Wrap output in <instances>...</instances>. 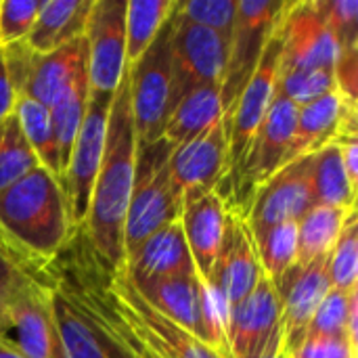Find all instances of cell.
Masks as SVG:
<instances>
[{"instance_id": "6da1fadb", "label": "cell", "mask_w": 358, "mask_h": 358, "mask_svg": "<svg viewBox=\"0 0 358 358\" xmlns=\"http://www.w3.org/2000/svg\"><path fill=\"white\" fill-rule=\"evenodd\" d=\"M105 271L84 227L44 266L63 358H136L107 300Z\"/></svg>"}, {"instance_id": "7a4b0ae2", "label": "cell", "mask_w": 358, "mask_h": 358, "mask_svg": "<svg viewBox=\"0 0 358 358\" xmlns=\"http://www.w3.org/2000/svg\"><path fill=\"white\" fill-rule=\"evenodd\" d=\"M136 149L138 143L130 107V78L126 65L117 90L113 92L103 159L94 180L90 210L84 227L96 258L113 275L126 268L124 220L134 180Z\"/></svg>"}, {"instance_id": "3957f363", "label": "cell", "mask_w": 358, "mask_h": 358, "mask_svg": "<svg viewBox=\"0 0 358 358\" xmlns=\"http://www.w3.org/2000/svg\"><path fill=\"white\" fill-rule=\"evenodd\" d=\"M2 231L38 264H48L71 237L61 182L42 166L0 193Z\"/></svg>"}, {"instance_id": "277c9868", "label": "cell", "mask_w": 358, "mask_h": 358, "mask_svg": "<svg viewBox=\"0 0 358 358\" xmlns=\"http://www.w3.org/2000/svg\"><path fill=\"white\" fill-rule=\"evenodd\" d=\"M174 145L164 136L136 149L134 180L124 220V254L128 256L155 231L180 220L182 191L170 170Z\"/></svg>"}, {"instance_id": "5b68a950", "label": "cell", "mask_w": 358, "mask_h": 358, "mask_svg": "<svg viewBox=\"0 0 358 358\" xmlns=\"http://www.w3.org/2000/svg\"><path fill=\"white\" fill-rule=\"evenodd\" d=\"M176 8L166 19L149 48L132 65H128L130 107L138 147L159 141L170 115L172 40L176 29Z\"/></svg>"}, {"instance_id": "8992f818", "label": "cell", "mask_w": 358, "mask_h": 358, "mask_svg": "<svg viewBox=\"0 0 358 358\" xmlns=\"http://www.w3.org/2000/svg\"><path fill=\"white\" fill-rule=\"evenodd\" d=\"M285 15V10H283ZM283 15L275 23L262 55L245 82L237 103L231 109V136H229V176L233 180L239 174V168L245 159L248 147L258 130L271 101L277 92V80L281 71V57H283Z\"/></svg>"}, {"instance_id": "52a82bcc", "label": "cell", "mask_w": 358, "mask_h": 358, "mask_svg": "<svg viewBox=\"0 0 358 358\" xmlns=\"http://www.w3.org/2000/svg\"><path fill=\"white\" fill-rule=\"evenodd\" d=\"M107 294L134 336L162 358H227L182 327L155 313L130 285L126 273L107 271Z\"/></svg>"}, {"instance_id": "ba28073f", "label": "cell", "mask_w": 358, "mask_h": 358, "mask_svg": "<svg viewBox=\"0 0 358 358\" xmlns=\"http://www.w3.org/2000/svg\"><path fill=\"white\" fill-rule=\"evenodd\" d=\"M111 101L113 94L90 90L86 115L71 149V157L63 178V193H65L71 231L86 227L90 197L103 159Z\"/></svg>"}, {"instance_id": "9c48e42d", "label": "cell", "mask_w": 358, "mask_h": 358, "mask_svg": "<svg viewBox=\"0 0 358 358\" xmlns=\"http://www.w3.org/2000/svg\"><path fill=\"white\" fill-rule=\"evenodd\" d=\"M231 52V38L178 17L172 40V88L170 111L195 88L220 84L224 80ZM170 117V115H168Z\"/></svg>"}, {"instance_id": "30bf717a", "label": "cell", "mask_w": 358, "mask_h": 358, "mask_svg": "<svg viewBox=\"0 0 358 358\" xmlns=\"http://www.w3.org/2000/svg\"><path fill=\"white\" fill-rule=\"evenodd\" d=\"M224 342L229 358H273L283 350L281 300L266 277L243 302L227 310Z\"/></svg>"}, {"instance_id": "8fae6325", "label": "cell", "mask_w": 358, "mask_h": 358, "mask_svg": "<svg viewBox=\"0 0 358 358\" xmlns=\"http://www.w3.org/2000/svg\"><path fill=\"white\" fill-rule=\"evenodd\" d=\"M285 0H239L235 29L231 36V52L222 80V105L224 113H231L245 82L250 80L262 48L287 8Z\"/></svg>"}, {"instance_id": "7c38bea8", "label": "cell", "mask_w": 358, "mask_h": 358, "mask_svg": "<svg viewBox=\"0 0 358 358\" xmlns=\"http://www.w3.org/2000/svg\"><path fill=\"white\" fill-rule=\"evenodd\" d=\"M128 0H92L86 21V69L92 92L113 94L126 69Z\"/></svg>"}, {"instance_id": "4fadbf2b", "label": "cell", "mask_w": 358, "mask_h": 358, "mask_svg": "<svg viewBox=\"0 0 358 358\" xmlns=\"http://www.w3.org/2000/svg\"><path fill=\"white\" fill-rule=\"evenodd\" d=\"M310 170L313 153L294 157L254 191L252 203L245 212V220L254 237L268 227L298 222L315 206Z\"/></svg>"}, {"instance_id": "5bb4252c", "label": "cell", "mask_w": 358, "mask_h": 358, "mask_svg": "<svg viewBox=\"0 0 358 358\" xmlns=\"http://www.w3.org/2000/svg\"><path fill=\"white\" fill-rule=\"evenodd\" d=\"M262 279L264 271L260 266L254 235L248 227L245 214H241L237 208H229L222 245L208 287L229 310L243 302Z\"/></svg>"}, {"instance_id": "9a60e30c", "label": "cell", "mask_w": 358, "mask_h": 358, "mask_svg": "<svg viewBox=\"0 0 358 358\" xmlns=\"http://www.w3.org/2000/svg\"><path fill=\"white\" fill-rule=\"evenodd\" d=\"M298 120V105L289 99L275 92L254 138L248 147L245 159L235 178V193L241 195L243 187L252 189V193L266 182L277 170H281L289 162V147L294 141Z\"/></svg>"}, {"instance_id": "2e32d148", "label": "cell", "mask_w": 358, "mask_h": 358, "mask_svg": "<svg viewBox=\"0 0 358 358\" xmlns=\"http://www.w3.org/2000/svg\"><path fill=\"white\" fill-rule=\"evenodd\" d=\"M283 57L285 69H334L340 44L321 10L319 0L289 2L283 15Z\"/></svg>"}, {"instance_id": "e0dca14e", "label": "cell", "mask_w": 358, "mask_h": 358, "mask_svg": "<svg viewBox=\"0 0 358 358\" xmlns=\"http://www.w3.org/2000/svg\"><path fill=\"white\" fill-rule=\"evenodd\" d=\"M229 136L231 113H224L210 130L172 149L170 170L182 195L218 191L229 176Z\"/></svg>"}, {"instance_id": "ac0fdd59", "label": "cell", "mask_w": 358, "mask_h": 358, "mask_svg": "<svg viewBox=\"0 0 358 358\" xmlns=\"http://www.w3.org/2000/svg\"><path fill=\"white\" fill-rule=\"evenodd\" d=\"M327 256H321L304 266L294 262L275 283L281 300L283 350L289 357L304 342L319 304L331 289L327 281Z\"/></svg>"}, {"instance_id": "d6986e66", "label": "cell", "mask_w": 358, "mask_h": 358, "mask_svg": "<svg viewBox=\"0 0 358 358\" xmlns=\"http://www.w3.org/2000/svg\"><path fill=\"white\" fill-rule=\"evenodd\" d=\"M6 338L23 352V357L63 358L44 268L38 277L19 287L10 306V327Z\"/></svg>"}, {"instance_id": "ffe728a7", "label": "cell", "mask_w": 358, "mask_h": 358, "mask_svg": "<svg viewBox=\"0 0 358 358\" xmlns=\"http://www.w3.org/2000/svg\"><path fill=\"white\" fill-rule=\"evenodd\" d=\"M229 206L220 191L185 193L180 210V227L197 271V277L208 285L227 229Z\"/></svg>"}, {"instance_id": "44dd1931", "label": "cell", "mask_w": 358, "mask_h": 358, "mask_svg": "<svg viewBox=\"0 0 358 358\" xmlns=\"http://www.w3.org/2000/svg\"><path fill=\"white\" fill-rule=\"evenodd\" d=\"M350 134H357V101L336 88L325 96L298 107L289 162L294 157L315 153L321 147Z\"/></svg>"}, {"instance_id": "7402d4cb", "label": "cell", "mask_w": 358, "mask_h": 358, "mask_svg": "<svg viewBox=\"0 0 358 358\" xmlns=\"http://www.w3.org/2000/svg\"><path fill=\"white\" fill-rule=\"evenodd\" d=\"M124 273L130 279L197 275L180 220L166 224L164 229L149 235L128 256Z\"/></svg>"}, {"instance_id": "603a6c76", "label": "cell", "mask_w": 358, "mask_h": 358, "mask_svg": "<svg viewBox=\"0 0 358 358\" xmlns=\"http://www.w3.org/2000/svg\"><path fill=\"white\" fill-rule=\"evenodd\" d=\"M84 65H86L84 36H78L46 55H34V61L29 65L19 96H27L44 107H50L52 101L63 92V88L76 78V73Z\"/></svg>"}, {"instance_id": "cb8c5ba5", "label": "cell", "mask_w": 358, "mask_h": 358, "mask_svg": "<svg viewBox=\"0 0 358 358\" xmlns=\"http://www.w3.org/2000/svg\"><path fill=\"white\" fill-rule=\"evenodd\" d=\"M92 0H42L36 21L25 38L34 55H46L65 42L84 36Z\"/></svg>"}, {"instance_id": "d4e9b609", "label": "cell", "mask_w": 358, "mask_h": 358, "mask_svg": "<svg viewBox=\"0 0 358 358\" xmlns=\"http://www.w3.org/2000/svg\"><path fill=\"white\" fill-rule=\"evenodd\" d=\"M222 115V86L208 84L195 88L189 94H185L170 111V117L164 128V138L174 147L182 145L210 130Z\"/></svg>"}, {"instance_id": "484cf974", "label": "cell", "mask_w": 358, "mask_h": 358, "mask_svg": "<svg viewBox=\"0 0 358 358\" xmlns=\"http://www.w3.org/2000/svg\"><path fill=\"white\" fill-rule=\"evenodd\" d=\"M88 96H90V82H88V69L84 65L48 107L52 136H55L57 155H59V168H61V185L65 178L73 143L78 138V132L86 115Z\"/></svg>"}, {"instance_id": "4316f807", "label": "cell", "mask_w": 358, "mask_h": 358, "mask_svg": "<svg viewBox=\"0 0 358 358\" xmlns=\"http://www.w3.org/2000/svg\"><path fill=\"white\" fill-rule=\"evenodd\" d=\"M310 191L315 206H329L352 210L357 208V187L348 180L342 164V149L338 143H329L313 153Z\"/></svg>"}, {"instance_id": "83f0119b", "label": "cell", "mask_w": 358, "mask_h": 358, "mask_svg": "<svg viewBox=\"0 0 358 358\" xmlns=\"http://www.w3.org/2000/svg\"><path fill=\"white\" fill-rule=\"evenodd\" d=\"M348 214H350V210L329 208V206H313L298 220L296 264L304 266L321 256H327L331 252Z\"/></svg>"}, {"instance_id": "f1b7e54d", "label": "cell", "mask_w": 358, "mask_h": 358, "mask_svg": "<svg viewBox=\"0 0 358 358\" xmlns=\"http://www.w3.org/2000/svg\"><path fill=\"white\" fill-rule=\"evenodd\" d=\"M178 0H128L126 4V63L132 65L153 42Z\"/></svg>"}, {"instance_id": "f546056e", "label": "cell", "mask_w": 358, "mask_h": 358, "mask_svg": "<svg viewBox=\"0 0 358 358\" xmlns=\"http://www.w3.org/2000/svg\"><path fill=\"white\" fill-rule=\"evenodd\" d=\"M15 115L23 130L25 141L29 143L34 155L38 157L40 166L46 168L61 182L59 155H57V145H55V136H52L48 107H44L27 96H19L17 105H15Z\"/></svg>"}, {"instance_id": "4dcf8cb0", "label": "cell", "mask_w": 358, "mask_h": 358, "mask_svg": "<svg viewBox=\"0 0 358 358\" xmlns=\"http://www.w3.org/2000/svg\"><path fill=\"white\" fill-rule=\"evenodd\" d=\"M357 319H358V285L340 292L329 289L323 302L319 304L306 338L313 336H348V340L357 346ZM304 338V340H306Z\"/></svg>"}, {"instance_id": "1f68e13d", "label": "cell", "mask_w": 358, "mask_h": 358, "mask_svg": "<svg viewBox=\"0 0 358 358\" xmlns=\"http://www.w3.org/2000/svg\"><path fill=\"white\" fill-rule=\"evenodd\" d=\"M254 243L264 277L275 285L285 275V271L296 262L298 222H281L268 227L254 237Z\"/></svg>"}, {"instance_id": "d6a6232c", "label": "cell", "mask_w": 358, "mask_h": 358, "mask_svg": "<svg viewBox=\"0 0 358 358\" xmlns=\"http://www.w3.org/2000/svg\"><path fill=\"white\" fill-rule=\"evenodd\" d=\"M38 166L40 162L25 141L17 115L13 113L0 124V193Z\"/></svg>"}, {"instance_id": "836d02e7", "label": "cell", "mask_w": 358, "mask_h": 358, "mask_svg": "<svg viewBox=\"0 0 358 358\" xmlns=\"http://www.w3.org/2000/svg\"><path fill=\"white\" fill-rule=\"evenodd\" d=\"M327 281L331 289L348 292L358 285V216L350 210L327 256Z\"/></svg>"}, {"instance_id": "e575fe53", "label": "cell", "mask_w": 358, "mask_h": 358, "mask_svg": "<svg viewBox=\"0 0 358 358\" xmlns=\"http://www.w3.org/2000/svg\"><path fill=\"white\" fill-rule=\"evenodd\" d=\"M334 69H285L281 67L277 80V94L289 99L294 105L304 107L327 92L336 90Z\"/></svg>"}, {"instance_id": "d590c367", "label": "cell", "mask_w": 358, "mask_h": 358, "mask_svg": "<svg viewBox=\"0 0 358 358\" xmlns=\"http://www.w3.org/2000/svg\"><path fill=\"white\" fill-rule=\"evenodd\" d=\"M237 4L239 0H182L178 2V17L231 38L237 19Z\"/></svg>"}, {"instance_id": "8d00e7d4", "label": "cell", "mask_w": 358, "mask_h": 358, "mask_svg": "<svg viewBox=\"0 0 358 358\" xmlns=\"http://www.w3.org/2000/svg\"><path fill=\"white\" fill-rule=\"evenodd\" d=\"M42 0H0V46L25 42Z\"/></svg>"}, {"instance_id": "74e56055", "label": "cell", "mask_w": 358, "mask_h": 358, "mask_svg": "<svg viewBox=\"0 0 358 358\" xmlns=\"http://www.w3.org/2000/svg\"><path fill=\"white\" fill-rule=\"evenodd\" d=\"M44 264L31 260L0 227V287L23 283L42 273Z\"/></svg>"}, {"instance_id": "f35d334b", "label": "cell", "mask_w": 358, "mask_h": 358, "mask_svg": "<svg viewBox=\"0 0 358 358\" xmlns=\"http://www.w3.org/2000/svg\"><path fill=\"white\" fill-rule=\"evenodd\" d=\"M321 10L342 50L358 48V2L357 0H319Z\"/></svg>"}, {"instance_id": "ab89813d", "label": "cell", "mask_w": 358, "mask_h": 358, "mask_svg": "<svg viewBox=\"0 0 358 358\" xmlns=\"http://www.w3.org/2000/svg\"><path fill=\"white\" fill-rule=\"evenodd\" d=\"M289 358H357V346L348 336H313Z\"/></svg>"}, {"instance_id": "60d3db41", "label": "cell", "mask_w": 358, "mask_h": 358, "mask_svg": "<svg viewBox=\"0 0 358 358\" xmlns=\"http://www.w3.org/2000/svg\"><path fill=\"white\" fill-rule=\"evenodd\" d=\"M17 99H19V94H17V88L10 80L6 59H4V50L0 48V124L15 113Z\"/></svg>"}, {"instance_id": "b9f144b4", "label": "cell", "mask_w": 358, "mask_h": 358, "mask_svg": "<svg viewBox=\"0 0 358 358\" xmlns=\"http://www.w3.org/2000/svg\"><path fill=\"white\" fill-rule=\"evenodd\" d=\"M105 294H107V271H105ZM107 300H109V304H111V310H113V317H115V321H117V327H120V331H122V336L126 338V342H128V346L132 348V352L136 355V358H162L155 350H151L149 346H145L136 336H134V331L126 325V321L117 315V310H115V306H113V302H111V298H109V294H107Z\"/></svg>"}, {"instance_id": "7bdbcfd3", "label": "cell", "mask_w": 358, "mask_h": 358, "mask_svg": "<svg viewBox=\"0 0 358 358\" xmlns=\"http://www.w3.org/2000/svg\"><path fill=\"white\" fill-rule=\"evenodd\" d=\"M342 149V164H344V170L348 174V180L352 182V187H357L358 180V143L357 134H350V136H342L336 141Z\"/></svg>"}, {"instance_id": "ee69618b", "label": "cell", "mask_w": 358, "mask_h": 358, "mask_svg": "<svg viewBox=\"0 0 358 358\" xmlns=\"http://www.w3.org/2000/svg\"><path fill=\"white\" fill-rule=\"evenodd\" d=\"M23 283L10 285V287H0V336L8 334V327H10V306H13V300H15V296H17V292H19V287Z\"/></svg>"}, {"instance_id": "f6af8a7d", "label": "cell", "mask_w": 358, "mask_h": 358, "mask_svg": "<svg viewBox=\"0 0 358 358\" xmlns=\"http://www.w3.org/2000/svg\"><path fill=\"white\" fill-rule=\"evenodd\" d=\"M0 358H27L23 357V352L6 338V336H0Z\"/></svg>"}, {"instance_id": "bcb514c9", "label": "cell", "mask_w": 358, "mask_h": 358, "mask_svg": "<svg viewBox=\"0 0 358 358\" xmlns=\"http://www.w3.org/2000/svg\"><path fill=\"white\" fill-rule=\"evenodd\" d=\"M273 358H289V355H287L285 350H281L279 355H275V357H273Z\"/></svg>"}]
</instances>
